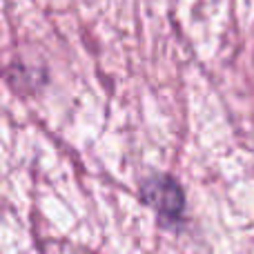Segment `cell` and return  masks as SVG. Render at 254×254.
Here are the masks:
<instances>
[{
	"instance_id": "6da1fadb",
	"label": "cell",
	"mask_w": 254,
	"mask_h": 254,
	"mask_svg": "<svg viewBox=\"0 0 254 254\" xmlns=\"http://www.w3.org/2000/svg\"><path fill=\"white\" fill-rule=\"evenodd\" d=\"M143 196L154 210L161 214L165 223H179L183 216V192L167 176L149 179L143 185Z\"/></svg>"
}]
</instances>
